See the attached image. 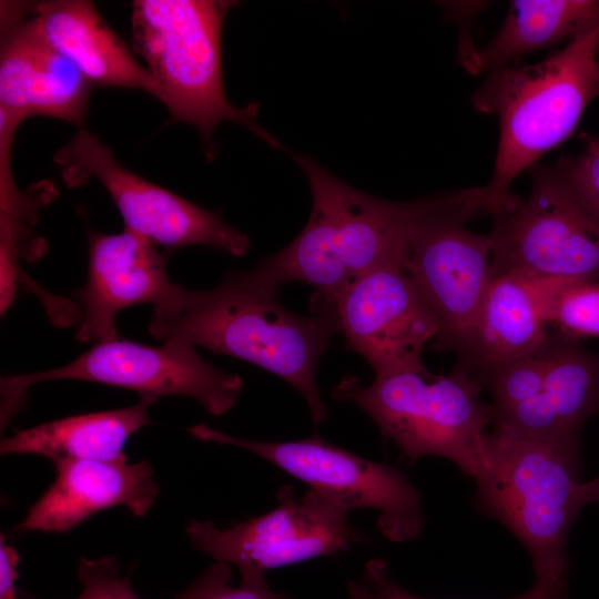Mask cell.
<instances>
[{"mask_svg": "<svg viewBox=\"0 0 599 599\" xmlns=\"http://www.w3.org/2000/svg\"><path fill=\"white\" fill-rule=\"evenodd\" d=\"M233 566L224 561L212 564L175 599H295L288 593L274 591L265 573L241 569V582L232 585Z\"/></svg>", "mask_w": 599, "mask_h": 599, "instance_id": "obj_25", "label": "cell"}, {"mask_svg": "<svg viewBox=\"0 0 599 599\" xmlns=\"http://www.w3.org/2000/svg\"><path fill=\"white\" fill-rule=\"evenodd\" d=\"M599 28L569 41L535 64L491 71L471 94V106L499 120L495 167L484 187L493 219L519 206L510 192L516 177L576 131L588 104L599 95Z\"/></svg>", "mask_w": 599, "mask_h": 599, "instance_id": "obj_2", "label": "cell"}, {"mask_svg": "<svg viewBox=\"0 0 599 599\" xmlns=\"http://www.w3.org/2000/svg\"><path fill=\"white\" fill-rule=\"evenodd\" d=\"M87 238V282L73 292L81 311L78 341L118 338V312L136 304H151L153 316L179 308L187 290L169 280L167 257L154 243L126 229L118 234L90 231Z\"/></svg>", "mask_w": 599, "mask_h": 599, "instance_id": "obj_13", "label": "cell"}, {"mask_svg": "<svg viewBox=\"0 0 599 599\" xmlns=\"http://www.w3.org/2000/svg\"><path fill=\"white\" fill-rule=\"evenodd\" d=\"M336 311L339 333L370 365L375 378L427 372L422 355L438 325L404 267L385 266L361 276L338 297Z\"/></svg>", "mask_w": 599, "mask_h": 599, "instance_id": "obj_12", "label": "cell"}, {"mask_svg": "<svg viewBox=\"0 0 599 599\" xmlns=\"http://www.w3.org/2000/svg\"><path fill=\"white\" fill-rule=\"evenodd\" d=\"M78 580L82 586L77 599H140L131 585V573L121 575L114 557L81 558Z\"/></svg>", "mask_w": 599, "mask_h": 599, "instance_id": "obj_27", "label": "cell"}, {"mask_svg": "<svg viewBox=\"0 0 599 599\" xmlns=\"http://www.w3.org/2000/svg\"><path fill=\"white\" fill-rule=\"evenodd\" d=\"M158 399L140 396L136 404L69 416L17 430L1 440V455H38L58 459L126 461L123 447L136 430L151 424L148 415Z\"/></svg>", "mask_w": 599, "mask_h": 599, "instance_id": "obj_19", "label": "cell"}, {"mask_svg": "<svg viewBox=\"0 0 599 599\" xmlns=\"http://www.w3.org/2000/svg\"><path fill=\"white\" fill-rule=\"evenodd\" d=\"M60 379L106 384L156 399L163 396H187L213 416L229 412L236 404L243 388L238 375L213 367L203 361L194 346L175 342L149 346L118 337L97 342L63 366L2 376L1 429L22 408L31 386Z\"/></svg>", "mask_w": 599, "mask_h": 599, "instance_id": "obj_7", "label": "cell"}, {"mask_svg": "<svg viewBox=\"0 0 599 599\" xmlns=\"http://www.w3.org/2000/svg\"><path fill=\"white\" fill-rule=\"evenodd\" d=\"M229 0H135L132 43L159 87V100L174 122L193 125L209 160L217 155L214 131L221 122L245 125L274 149L281 143L256 124L260 104L236 106L223 85L221 34Z\"/></svg>", "mask_w": 599, "mask_h": 599, "instance_id": "obj_3", "label": "cell"}, {"mask_svg": "<svg viewBox=\"0 0 599 599\" xmlns=\"http://www.w3.org/2000/svg\"><path fill=\"white\" fill-rule=\"evenodd\" d=\"M187 430L197 439L240 447L260 456L347 511L377 510V528L390 541L415 540L423 532L422 494L393 466L363 458L316 435L295 441H258L204 424Z\"/></svg>", "mask_w": 599, "mask_h": 599, "instance_id": "obj_8", "label": "cell"}, {"mask_svg": "<svg viewBox=\"0 0 599 599\" xmlns=\"http://www.w3.org/2000/svg\"><path fill=\"white\" fill-rule=\"evenodd\" d=\"M348 599H429L415 596L403 588L392 576L386 560H368L357 580L347 582ZM508 599H569L568 579L535 577L534 585L525 592Z\"/></svg>", "mask_w": 599, "mask_h": 599, "instance_id": "obj_24", "label": "cell"}, {"mask_svg": "<svg viewBox=\"0 0 599 599\" xmlns=\"http://www.w3.org/2000/svg\"><path fill=\"white\" fill-rule=\"evenodd\" d=\"M581 497L585 506L599 502V475L586 483H581Z\"/></svg>", "mask_w": 599, "mask_h": 599, "instance_id": "obj_29", "label": "cell"}, {"mask_svg": "<svg viewBox=\"0 0 599 599\" xmlns=\"http://www.w3.org/2000/svg\"><path fill=\"white\" fill-rule=\"evenodd\" d=\"M275 496L277 506L264 515L225 529L191 520L185 532L196 549L216 561L264 573L345 551L363 540L348 520L349 511L317 491L297 496L285 485Z\"/></svg>", "mask_w": 599, "mask_h": 599, "instance_id": "obj_11", "label": "cell"}, {"mask_svg": "<svg viewBox=\"0 0 599 599\" xmlns=\"http://www.w3.org/2000/svg\"><path fill=\"white\" fill-rule=\"evenodd\" d=\"M407 271L428 302L438 332L430 348L458 353L493 278L491 240L466 224L488 214L484 187L414 201Z\"/></svg>", "mask_w": 599, "mask_h": 599, "instance_id": "obj_6", "label": "cell"}, {"mask_svg": "<svg viewBox=\"0 0 599 599\" xmlns=\"http://www.w3.org/2000/svg\"><path fill=\"white\" fill-rule=\"evenodd\" d=\"M67 184L97 179L111 195L130 230L155 245L181 248L206 245L233 256L244 255L250 238L216 213L163 189L120 164L112 149L80 129L54 155Z\"/></svg>", "mask_w": 599, "mask_h": 599, "instance_id": "obj_10", "label": "cell"}, {"mask_svg": "<svg viewBox=\"0 0 599 599\" xmlns=\"http://www.w3.org/2000/svg\"><path fill=\"white\" fill-rule=\"evenodd\" d=\"M488 465L476 481L478 509L528 550L536 577L568 579V535L585 507L579 454L493 425Z\"/></svg>", "mask_w": 599, "mask_h": 599, "instance_id": "obj_4", "label": "cell"}, {"mask_svg": "<svg viewBox=\"0 0 599 599\" xmlns=\"http://www.w3.org/2000/svg\"><path fill=\"white\" fill-rule=\"evenodd\" d=\"M599 28V0H515L496 35L477 50L470 73L494 71L526 53Z\"/></svg>", "mask_w": 599, "mask_h": 599, "instance_id": "obj_20", "label": "cell"}, {"mask_svg": "<svg viewBox=\"0 0 599 599\" xmlns=\"http://www.w3.org/2000/svg\"><path fill=\"white\" fill-rule=\"evenodd\" d=\"M481 384L455 366L449 375L405 372L364 386L344 377L331 392L366 413L400 453L415 461L438 456L476 481L488 465L487 428L494 409L479 400Z\"/></svg>", "mask_w": 599, "mask_h": 599, "instance_id": "obj_5", "label": "cell"}, {"mask_svg": "<svg viewBox=\"0 0 599 599\" xmlns=\"http://www.w3.org/2000/svg\"><path fill=\"white\" fill-rule=\"evenodd\" d=\"M529 171L528 197L514 211L493 219V275L598 280L599 227L552 166L535 164Z\"/></svg>", "mask_w": 599, "mask_h": 599, "instance_id": "obj_9", "label": "cell"}, {"mask_svg": "<svg viewBox=\"0 0 599 599\" xmlns=\"http://www.w3.org/2000/svg\"><path fill=\"white\" fill-rule=\"evenodd\" d=\"M277 292L254 270L230 271L214 288L186 291L176 312L152 317L149 332L163 343L201 346L277 375L303 396L318 425L328 413L316 372L339 333L337 311L312 302L311 315H296L281 305Z\"/></svg>", "mask_w": 599, "mask_h": 599, "instance_id": "obj_1", "label": "cell"}, {"mask_svg": "<svg viewBox=\"0 0 599 599\" xmlns=\"http://www.w3.org/2000/svg\"><path fill=\"white\" fill-rule=\"evenodd\" d=\"M293 158L311 186V215L341 257L352 283L380 267L407 268L414 201L372 196L342 182L308 155Z\"/></svg>", "mask_w": 599, "mask_h": 599, "instance_id": "obj_15", "label": "cell"}, {"mask_svg": "<svg viewBox=\"0 0 599 599\" xmlns=\"http://www.w3.org/2000/svg\"><path fill=\"white\" fill-rule=\"evenodd\" d=\"M548 339L534 282L494 275L456 366L479 382L498 366L541 349Z\"/></svg>", "mask_w": 599, "mask_h": 599, "instance_id": "obj_18", "label": "cell"}, {"mask_svg": "<svg viewBox=\"0 0 599 599\" xmlns=\"http://www.w3.org/2000/svg\"><path fill=\"white\" fill-rule=\"evenodd\" d=\"M547 326L580 339L599 337V282L586 278L534 281Z\"/></svg>", "mask_w": 599, "mask_h": 599, "instance_id": "obj_22", "label": "cell"}, {"mask_svg": "<svg viewBox=\"0 0 599 599\" xmlns=\"http://www.w3.org/2000/svg\"><path fill=\"white\" fill-rule=\"evenodd\" d=\"M55 479L29 509L21 531L67 532L99 510L123 506L146 516L159 485L149 461L58 459Z\"/></svg>", "mask_w": 599, "mask_h": 599, "instance_id": "obj_16", "label": "cell"}, {"mask_svg": "<svg viewBox=\"0 0 599 599\" xmlns=\"http://www.w3.org/2000/svg\"><path fill=\"white\" fill-rule=\"evenodd\" d=\"M579 153L561 156L552 166L562 184L599 227V136L580 134Z\"/></svg>", "mask_w": 599, "mask_h": 599, "instance_id": "obj_26", "label": "cell"}, {"mask_svg": "<svg viewBox=\"0 0 599 599\" xmlns=\"http://www.w3.org/2000/svg\"><path fill=\"white\" fill-rule=\"evenodd\" d=\"M0 118L84 122L90 82L40 32L29 4L1 2Z\"/></svg>", "mask_w": 599, "mask_h": 599, "instance_id": "obj_14", "label": "cell"}, {"mask_svg": "<svg viewBox=\"0 0 599 599\" xmlns=\"http://www.w3.org/2000/svg\"><path fill=\"white\" fill-rule=\"evenodd\" d=\"M550 355L542 392L566 430L579 437L599 412V354L560 334L549 336Z\"/></svg>", "mask_w": 599, "mask_h": 599, "instance_id": "obj_21", "label": "cell"}, {"mask_svg": "<svg viewBox=\"0 0 599 599\" xmlns=\"http://www.w3.org/2000/svg\"><path fill=\"white\" fill-rule=\"evenodd\" d=\"M550 341L541 349L505 363L485 375L479 383L494 399V410L510 408L542 392L549 363Z\"/></svg>", "mask_w": 599, "mask_h": 599, "instance_id": "obj_23", "label": "cell"}, {"mask_svg": "<svg viewBox=\"0 0 599 599\" xmlns=\"http://www.w3.org/2000/svg\"><path fill=\"white\" fill-rule=\"evenodd\" d=\"M598 90H599V68H598Z\"/></svg>", "mask_w": 599, "mask_h": 599, "instance_id": "obj_30", "label": "cell"}, {"mask_svg": "<svg viewBox=\"0 0 599 599\" xmlns=\"http://www.w3.org/2000/svg\"><path fill=\"white\" fill-rule=\"evenodd\" d=\"M20 561L17 550L4 544L3 535L0 541V599H17L16 580L17 567Z\"/></svg>", "mask_w": 599, "mask_h": 599, "instance_id": "obj_28", "label": "cell"}, {"mask_svg": "<svg viewBox=\"0 0 599 599\" xmlns=\"http://www.w3.org/2000/svg\"><path fill=\"white\" fill-rule=\"evenodd\" d=\"M43 37L95 87L142 90L156 99L159 87L123 39L88 0H50L29 4Z\"/></svg>", "mask_w": 599, "mask_h": 599, "instance_id": "obj_17", "label": "cell"}]
</instances>
